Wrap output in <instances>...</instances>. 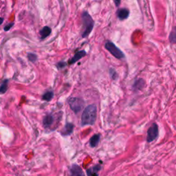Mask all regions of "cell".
Returning a JSON list of instances; mask_svg holds the SVG:
<instances>
[{
  "label": "cell",
  "mask_w": 176,
  "mask_h": 176,
  "mask_svg": "<svg viewBox=\"0 0 176 176\" xmlns=\"http://www.w3.org/2000/svg\"><path fill=\"white\" fill-rule=\"evenodd\" d=\"M97 109L95 104H89L84 109L81 116V126L93 125L96 122Z\"/></svg>",
  "instance_id": "1"
},
{
  "label": "cell",
  "mask_w": 176,
  "mask_h": 176,
  "mask_svg": "<svg viewBox=\"0 0 176 176\" xmlns=\"http://www.w3.org/2000/svg\"><path fill=\"white\" fill-rule=\"evenodd\" d=\"M82 28L81 32V36L82 38H86L92 32L94 25V21L87 11H84L82 14L81 16Z\"/></svg>",
  "instance_id": "2"
},
{
  "label": "cell",
  "mask_w": 176,
  "mask_h": 176,
  "mask_svg": "<svg viewBox=\"0 0 176 176\" xmlns=\"http://www.w3.org/2000/svg\"><path fill=\"white\" fill-rule=\"evenodd\" d=\"M67 102H68L71 109L75 113L80 112L83 108L84 104H85V102L82 98H77V97H70L67 100Z\"/></svg>",
  "instance_id": "3"
},
{
  "label": "cell",
  "mask_w": 176,
  "mask_h": 176,
  "mask_svg": "<svg viewBox=\"0 0 176 176\" xmlns=\"http://www.w3.org/2000/svg\"><path fill=\"white\" fill-rule=\"evenodd\" d=\"M104 47H105L108 52H109L114 57L118 58V59H122V58H124V56H125L124 53L121 51V50L119 49L113 42H106V43L104 44Z\"/></svg>",
  "instance_id": "4"
},
{
  "label": "cell",
  "mask_w": 176,
  "mask_h": 176,
  "mask_svg": "<svg viewBox=\"0 0 176 176\" xmlns=\"http://www.w3.org/2000/svg\"><path fill=\"white\" fill-rule=\"evenodd\" d=\"M159 130L158 126L156 123H153L152 125L148 128L147 131V136H146V141L148 142H151L158 137Z\"/></svg>",
  "instance_id": "5"
},
{
  "label": "cell",
  "mask_w": 176,
  "mask_h": 176,
  "mask_svg": "<svg viewBox=\"0 0 176 176\" xmlns=\"http://www.w3.org/2000/svg\"><path fill=\"white\" fill-rule=\"evenodd\" d=\"M69 176H85L83 170L77 164H72L69 168Z\"/></svg>",
  "instance_id": "6"
},
{
  "label": "cell",
  "mask_w": 176,
  "mask_h": 176,
  "mask_svg": "<svg viewBox=\"0 0 176 176\" xmlns=\"http://www.w3.org/2000/svg\"><path fill=\"white\" fill-rule=\"evenodd\" d=\"M86 54H87V53H86L85 50L78 51V52L75 53L74 56H73L71 59H69V60L68 61V64L69 65H72V64L75 63L76 62L78 61L80 59H81L82 57L85 56Z\"/></svg>",
  "instance_id": "7"
},
{
  "label": "cell",
  "mask_w": 176,
  "mask_h": 176,
  "mask_svg": "<svg viewBox=\"0 0 176 176\" xmlns=\"http://www.w3.org/2000/svg\"><path fill=\"white\" fill-rule=\"evenodd\" d=\"M54 122V116L52 114H51V113H48V114H47L43 118V124L44 127L46 128V129L50 128Z\"/></svg>",
  "instance_id": "8"
},
{
  "label": "cell",
  "mask_w": 176,
  "mask_h": 176,
  "mask_svg": "<svg viewBox=\"0 0 176 176\" xmlns=\"http://www.w3.org/2000/svg\"><path fill=\"white\" fill-rule=\"evenodd\" d=\"M117 16L118 18L121 21L122 20L126 19L129 16V10H128L127 8H120L117 11Z\"/></svg>",
  "instance_id": "9"
},
{
  "label": "cell",
  "mask_w": 176,
  "mask_h": 176,
  "mask_svg": "<svg viewBox=\"0 0 176 176\" xmlns=\"http://www.w3.org/2000/svg\"><path fill=\"white\" fill-rule=\"evenodd\" d=\"M73 129H74V124L70 122H67L63 127V129L61 130L60 133L62 135H69L73 132Z\"/></svg>",
  "instance_id": "10"
},
{
  "label": "cell",
  "mask_w": 176,
  "mask_h": 176,
  "mask_svg": "<svg viewBox=\"0 0 176 176\" xmlns=\"http://www.w3.org/2000/svg\"><path fill=\"white\" fill-rule=\"evenodd\" d=\"M101 169L100 165L96 164L92 167L87 169V174L88 176H98V171Z\"/></svg>",
  "instance_id": "11"
},
{
  "label": "cell",
  "mask_w": 176,
  "mask_h": 176,
  "mask_svg": "<svg viewBox=\"0 0 176 176\" xmlns=\"http://www.w3.org/2000/svg\"><path fill=\"white\" fill-rule=\"evenodd\" d=\"M51 32H52V29H51V28L48 26H44L39 32L41 40L45 39V38H47V36H50Z\"/></svg>",
  "instance_id": "12"
},
{
  "label": "cell",
  "mask_w": 176,
  "mask_h": 176,
  "mask_svg": "<svg viewBox=\"0 0 176 176\" xmlns=\"http://www.w3.org/2000/svg\"><path fill=\"white\" fill-rule=\"evenodd\" d=\"M100 134H95L89 140V144L91 147H96L98 144L99 140H100Z\"/></svg>",
  "instance_id": "13"
},
{
  "label": "cell",
  "mask_w": 176,
  "mask_h": 176,
  "mask_svg": "<svg viewBox=\"0 0 176 176\" xmlns=\"http://www.w3.org/2000/svg\"><path fill=\"white\" fill-rule=\"evenodd\" d=\"M53 97H54V92H53V91H49L44 94L43 95V97H42V98H43V100H45V101L49 102L52 100V99L53 98Z\"/></svg>",
  "instance_id": "14"
},
{
  "label": "cell",
  "mask_w": 176,
  "mask_h": 176,
  "mask_svg": "<svg viewBox=\"0 0 176 176\" xmlns=\"http://www.w3.org/2000/svg\"><path fill=\"white\" fill-rule=\"evenodd\" d=\"M144 80L142 79V78H140V79L137 80L135 82L134 85H133V88H135L136 89H142L143 87H144Z\"/></svg>",
  "instance_id": "15"
},
{
  "label": "cell",
  "mask_w": 176,
  "mask_h": 176,
  "mask_svg": "<svg viewBox=\"0 0 176 176\" xmlns=\"http://www.w3.org/2000/svg\"><path fill=\"white\" fill-rule=\"evenodd\" d=\"M169 41L171 43H175L176 42V32H175V28L174 27L173 30L171 31L169 34Z\"/></svg>",
  "instance_id": "16"
},
{
  "label": "cell",
  "mask_w": 176,
  "mask_h": 176,
  "mask_svg": "<svg viewBox=\"0 0 176 176\" xmlns=\"http://www.w3.org/2000/svg\"><path fill=\"white\" fill-rule=\"evenodd\" d=\"M7 82H8V80H6L5 81L1 84V85L0 86V94H4L6 91H7V89H8Z\"/></svg>",
  "instance_id": "17"
},
{
  "label": "cell",
  "mask_w": 176,
  "mask_h": 176,
  "mask_svg": "<svg viewBox=\"0 0 176 176\" xmlns=\"http://www.w3.org/2000/svg\"><path fill=\"white\" fill-rule=\"evenodd\" d=\"M109 75L110 77H111L113 80H116L118 78V74H117L116 71L115 69H113V68L109 69Z\"/></svg>",
  "instance_id": "18"
},
{
  "label": "cell",
  "mask_w": 176,
  "mask_h": 176,
  "mask_svg": "<svg viewBox=\"0 0 176 176\" xmlns=\"http://www.w3.org/2000/svg\"><path fill=\"white\" fill-rule=\"evenodd\" d=\"M28 59L31 62H35L36 60H37V56L35 54H33V53H28Z\"/></svg>",
  "instance_id": "19"
},
{
  "label": "cell",
  "mask_w": 176,
  "mask_h": 176,
  "mask_svg": "<svg viewBox=\"0 0 176 176\" xmlns=\"http://www.w3.org/2000/svg\"><path fill=\"white\" fill-rule=\"evenodd\" d=\"M66 65H67V63H66L65 62L60 61V62H58V63H57V65H56V66H57V67L58 69H62V68H63V67H65Z\"/></svg>",
  "instance_id": "20"
},
{
  "label": "cell",
  "mask_w": 176,
  "mask_h": 176,
  "mask_svg": "<svg viewBox=\"0 0 176 176\" xmlns=\"http://www.w3.org/2000/svg\"><path fill=\"white\" fill-rule=\"evenodd\" d=\"M14 25V23H9L8 25H6V26L4 27V30L5 31H8L12 27V25Z\"/></svg>",
  "instance_id": "21"
},
{
  "label": "cell",
  "mask_w": 176,
  "mask_h": 176,
  "mask_svg": "<svg viewBox=\"0 0 176 176\" xmlns=\"http://www.w3.org/2000/svg\"><path fill=\"white\" fill-rule=\"evenodd\" d=\"M113 2H114L116 6H119L120 4L121 0H113Z\"/></svg>",
  "instance_id": "22"
},
{
  "label": "cell",
  "mask_w": 176,
  "mask_h": 176,
  "mask_svg": "<svg viewBox=\"0 0 176 176\" xmlns=\"http://www.w3.org/2000/svg\"><path fill=\"white\" fill-rule=\"evenodd\" d=\"M3 18H1V17H0V25H1V23H3Z\"/></svg>",
  "instance_id": "23"
}]
</instances>
